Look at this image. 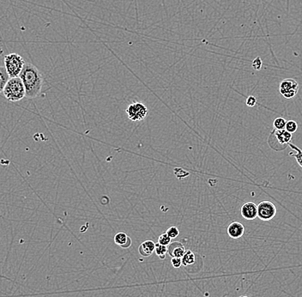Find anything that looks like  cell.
I'll use <instances>...</instances> for the list:
<instances>
[{
	"label": "cell",
	"instance_id": "cell-22",
	"mask_svg": "<svg viewBox=\"0 0 302 297\" xmlns=\"http://www.w3.org/2000/svg\"><path fill=\"white\" fill-rule=\"evenodd\" d=\"M262 65H263V63H262V60H261L259 57L256 58V59L254 60V62H253V67H254L255 70H260Z\"/></svg>",
	"mask_w": 302,
	"mask_h": 297
},
{
	"label": "cell",
	"instance_id": "cell-18",
	"mask_svg": "<svg viewBox=\"0 0 302 297\" xmlns=\"http://www.w3.org/2000/svg\"><path fill=\"white\" fill-rule=\"evenodd\" d=\"M298 129V125L297 123L295 122V120H288L286 123V126H285V130L288 131V133H295Z\"/></svg>",
	"mask_w": 302,
	"mask_h": 297
},
{
	"label": "cell",
	"instance_id": "cell-16",
	"mask_svg": "<svg viewBox=\"0 0 302 297\" xmlns=\"http://www.w3.org/2000/svg\"><path fill=\"white\" fill-rule=\"evenodd\" d=\"M155 252L157 253V255L161 259H165L167 253V246H163V245L157 243V244H156V249H155Z\"/></svg>",
	"mask_w": 302,
	"mask_h": 297
},
{
	"label": "cell",
	"instance_id": "cell-8",
	"mask_svg": "<svg viewBox=\"0 0 302 297\" xmlns=\"http://www.w3.org/2000/svg\"><path fill=\"white\" fill-rule=\"evenodd\" d=\"M240 213L246 220H254L257 217V205L253 202L244 204L240 209Z\"/></svg>",
	"mask_w": 302,
	"mask_h": 297
},
{
	"label": "cell",
	"instance_id": "cell-10",
	"mask_svg": "<svg viewBox=\"0 0 302 297\" xmlns=\"http://www.w3.org/2000/svg\"><path fill=\"white\" fill-rule=\"evenodd\" d=\"M228 234L233 239H239L243 236L245 233V227L242 224L239 222H233L228 227Z\"/></svg>",
	"mask_w": 302,
	"mask_h": 297
},
{
	"label": "cell",
	"instance_id": "cell-1",
	"mask_svg": "<svg viewBox=\"0 0 302 297\" xmlns=\"http://www.w3.org/2000/svg\"><path fill=\"white\" fill-rule=\"evenodd\" d=\"M19 77L24 85L25 97H37L43 86V76L37 67L31 63H25Z\"/></svg>",
	"mask_w": 302,
	"mask_h": 297
},
{
	"label": "cell",
	"instance_id": "cell-6",
	"mask_svg": "<svg viewBox=\"0 0 302 297\" xmlns=\"http://www.w3.org/2000/svg\"><path fill=\"white\" fill-rule=\"evenodd\" d=\"M257 217L262 221H270L274 218L277 215L278 210L274 204L264 200L257 206Z\"/></svg>",
	"mask_w": 302,
	"mask_h": 297
},
{
	"label": "cell",
	"instance_id": "cell-13",
	"mask_svg": "<svg viewBox=\"0 0 302 297\" xmlns=\"http://www.w3.org/2000/svg\"><path fill=\"white\" fill-rule=\"evenodd\" d=\"M196 257H197V254L193 252H191V250L186 251L184 255L181 258L182 266H184L186 268L192 266L193 264L196 263V260H197Z\"/></svg>",
	"mask_w": 302,
	"mask_h": 297
},
{
	"label": "cell",
	"instance_id": "cell-12",
	"mask_svg": "<svg viewBox=\"0 0 302 297\" xmlns=\"http://www.w3.org/2000/svg\"><path fill=\"white\" fill-rule=\"evenodd\" d=\"M115 242L123 249H128L132 245V239L124 232H119L115 234Z\"/></svg>",
	"mask_w": 302,
	"mask_h": 297
},
{
	"label": "cell",
	"instance_id": "cell-23",
	"mask_svg": "<svg viewBox=\"0 0 302 297\" xmlns=\"http://www.w3.org/2000/svg\"><path fill=\"white\" fill-rule=\"evenodd\" d=\"M257 104V99L256 97H254V95H251L247 99V105L248 107H251V108H253L254 106Z\"/></svg>",
	"mask_w": 302,
	"mask_h": 297
},
{
	"label": "cell",
	"instance_id": "cell-14",
	"mask_svg": "<svg viewBox=\"0 0 302 297\" xmlns=\"http://www.w3.org/2000/svg\"><path fill=\"white\" fill-rule=\"evenodd\" d=\"M10 77L4 67H0V94L4 91L5 84H7Z\"/></svg>",
	"mask_w": 302,
	"mask_h": 297
},
{
	"label": "cell",
	"instance_id": "cell-7",
	"mask_svg": "<svg viewBox=\"0 0 302 297\" xmlns=\"http://www.w3.org/2000/svg\"><path fill=\"white\" fill-rule=\"evenodd\" d=\"M299 91V84L292 78H287L281 82L279 86V91L281 95L286 99L295 97Z\"/></svg>",
	"mask_w": 302,
	"mask_h": 297
},
{
	"label": "cell",
	"instance_id": "cell-9",
	"mask_svg": "<svg viewBox=\"0 0 302 297\" xmlns=\"http://www.w3.org/2000/svg\"><path fill=\"white\" fill-rule=\"evenodd\" d=\"M185 252H186L185 246L180 241L171 242L170 244L167 246V253L172 258H182Z\"/></svg>",
	"mask_w": 302,
	"mask_h": 297
},
{
	"label": "cell",
	"instance_id": "cell-5",
	"mask_svg": "<svg viewBox=\"0 0 302 297\" xmlns=\"http://www.w3.org/2000/svg\"><path fill=\"white\" fill-rule=\"evenodd\" d=\"M125 112L127 114L129 119L133 122H137L145 119L149 114V110L147 107L141 102H134L128 106Z\"/></svg>",
	"mask_w": 302,
	"mask_h": 297
},
{
	"label": "cell",
	"instance_id": "cell-24",
	"mask_svg": "<svg viewBox=\"0 0 302 297\" xmlns=\"http://www.w3.org/2000/svg\"><path fill=\"white\" fill-rule=\"evenodd\" d=\"M247 297V296H244V297Z\"/></svg>",
	"mask_w": 302,
	"mask_h": 297
},
{
	"label": "cell",
	"instance_id": "cell-4",
	"mask_svg": "<svg viewBox=\"0 0 302 297\" xmlns=\"http://www.w3.org/2000/svg\"><path fill=\"white\" fill-rule=\"evenodd\" d=\"M4 68L10 78L19 77L24 67V59L18 53H10L4 56Z\"/></svg>",
	"mask_w": 302,
	"mask_h": 297
},
{
	"label": "cell",
	"instance_id": "cell-21",
	"mask_svg": "<svg viewBox=\"0 0 302 297\" xmlns=\"http://www.w3.org/2000/svg\"><path fill=\"white\" fill-rule=\"evenodd\" d=\"M171 264L174 266V268H180L182 266V260L181 258H172Z\"/></svg>",
	"mask_w": 302,
	"mask_h": 297
},
{
	"label": "cell",
	"instance_id": "cell-15",
	"mask_svg": "<svg viewBox=\"0 0 302 297\" xmlns=\"http://www.w3.org/2000/svg\"><path fill=\"white\" fill-rule=\"evenodd\" d=\"M288 145H289V146H290V148H292V149H294V150H295V151H297V153H296V154H293V153H292V152H290V153H289V156H290V157H293V158H295V159H296V161H297V162H298V164L300 165V166H301V167H302V150H301V149H300V148H298V147L297 146H295V144H293V143H288Z\"/></svg>",
	"mask_w": 302,
	"mask_h": 297
},
{
	"label": "cell",
	"instance_id": "cell-17",
	"mask_svg": "<svg viewBox=\"0 0 302 297\" xmlns=\"http://www.w3.org/2000/svg\"><path fill=\"white\" fill-rule=\"evenodd\" d=\"M286 123H287V120H286V119H283V118H281V117L277 118V119H275L274 122H273L274 129H285V126H286Z\"/></svg>",
	"mask_w": 302,
	"mask_h": 297
},
{
	"label": "cell",
	"instance_id": "cell-20",
	"mask_svg": "<svg viewBox=\"0 0 302 297\" xmlns=\"http://www.w3.org/2000/svg\"><path fill=\"white\" fill-rule=\"evenodd\" d=\"M166 233L168 234V236H169L171 239H174V238H176L179 236V234H180V230H179V228H178L177 227L173 226V227L169 228L167 229Z\"/></svg>",
	"mask_w": 302,
	"mask_h": 297
},
{
	"label": "cell",
	"instance_id": "cell-2",
	"mask_svg": "<svg viewBox=\"0 0 302 297\" xmlns=\"http://www.w3.org/2000/svg\"><path fill=\"white\" fill-rule=\"evenodd\" d=\"M4 97L10 102H19L25 97V88L19 77H11L3 91Z\"/></svg>",
	"mask_w": 302,
	"mask_h": 297
},
{
	"label": "cell",
	"instance_id": "cell-3",
	"mask_svg": "<svg viewBox=\"0 0 302 297\" xmlns=\"http://www.w3.org/2000/svg\"><path fill=\"white\" fill-rule=\"evenodd\" d=\"M292 133H288V131L274 129L269 136L268 143L274 151H283L286 145L290 143Z\"/></svg>",
	"mask_w": 302,
	"mask_h": 297
},
{
	"label": "cell",
	"instance_id": "cell-11",
	"mask_svg": "<svg viewBox=\"0 0 302 297\" xmlns=\"http://www.w3.org/2000/svg\"><path fill=\"white\" fill-rule=\"evenodd\" d=\"M156 249V243L153 241H145L139 246V252L142 257H149L153 254Z\"/></svg>",
	"mask_w": 302,
	"mask_h": 297
},
{
	"label": "cell",
	"instance_id": "cell-19",
	"mask_svg": "<svg viewBox=\"0 0 302 297\" xmlns=\"http://www.w3.org/2000/svg\"><path fill=\"white\" fill-rule=\"evenodd\" d=\"M171 241H172V239L168 236V234L167 233L161 234L159 238H158V243L161 245H163V246H167V247L168 245L170 244Z\"/></svg>",
	"mask_w": 302,
	"mask_h": 297
}]
</instances>
